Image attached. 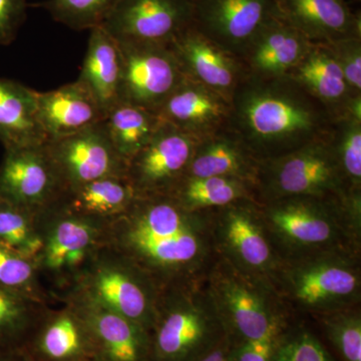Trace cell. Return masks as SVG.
I'll use <instances>...</instances> for the list:
<instances>
[{
	"label": "cell",
	"mask_w": 361,
	"mask_h": 361,
	"mask_svg": "<svg viewBox=\"0 0 361 361\" xmlns=\"http://www.w3.org/2000/svg\"><path fill=\"white\" fill-rule=\"evenodd\" d=\"M229 125L259 161L290 153L329 134L327 109L287 77L247 75L233 92Z\"/></svg>",
	"instance_id": "1"
},
{
	"label": "cell",
	"mask_w": 361,
	"mask_h": 361,
	"mask_svg": "<svg viewBox=\"0 0 361 361\" xmlns=\"http://www.w3.org/2000/svg\"><path fill=\"white\" fill-rule=\"evenodd\" d=\"M260 210L282 259L326 251L357 253L361 192L345 197H288L260 203Z\"/></svg>",
	"instance_id": "2"
},
{
	"label": "cell",
	"mask_w": 361,
	"mask_h": 361,
	"mask_svg": "<svg viewBox=\"0 0 361 361\" xmlns=\"http://www.w3.org/2000/svg\"><path fill=\"white\" fill-rule=\"evenodd\" d=\"M271 285L278 298L315 314L355 307L360 299V262L348 251L283 259Z\"/></svg>",
	"instance_id": "3"
},
{
	"label": "cell",
	"mask_w": 361,
	"mask_h": 361,
	"mask_svg": "<svg viewBox=\"0 0 361 361\" xmlns=\"http://www.w3.org/2000/svg\"><path fill=\"white\" fill-rule=\"evenodd\" d=\"M342 174L329 133L285 155L259 161L256 199L265 203L288 197H345L353 193Z\"/></svg>",
	"instance_id": "4"
},
{
	"label": "cell",
	"mask_w": 361,
	"mask_h": 361,
	"mask_svg": "<svg viewBox=\"0 0 361 361\" xmlns=\"http://www.w3.org/2000/svg\"><path fill=\"white\" fill-rule=\"evenodd\" d=\"M206 282L226 334L234 343L261 338L285 325L278 296L267 282L244 274L221 258Z\"/></svg>",
	"instance_id": "5"
},
{
	"label": "cell",
	"mask_w": 361,
	"mask_h": 361,
	"mask_svg": "<svg viewBox=\"0 0 361 361\" xmlns=\"http://www.w3.org/2000/svg\"><path fill=\"white\" fill-rule=\"evenodd\" d=\"M214 248L219 257L248 276L272 283L282 259L253 199L208 211ZM272 286V285H271Z\"/></svg>",
	"instance_id": "6"
},
{
	"label": "cell",
	"mask_w": 361,
	"mask_h": 361,
	"mask_svg": "<svg viewBox=\"0 0 361 361\" xmlns=\"http://www.w3.org/2000/svg\"><path fill=\"white\" fill-rule=\"evenodd\" d=\"M227 336L212 296L205 287L168 310L157 329L154 350L159 361H195Z\"/></svg>",
	"instance_id": "7"
},
{
	"label": "cell",
	"mask_w": 361,
	"mask_h": 361,
	"mask_svg": "<svg viewBox=\"0 0 361 361\" xmlns=\"http://www.w3.org/2000/svg\"><path fill=\"white\" fill-rule=\"evenodd\" d=\"M118 44L122 56L121 102L158 114L185 78L170 45Z\"/></svg>",
	"instance_id": "8"
},
{
	"label": "cell",
	"mask_w": 361,
	"mask_h": 361,
	"mask_svg": "<svg viewBox=\"0 0 361 361\" xmlns=\"http://www.w3.org/2000/svg\"><path fill=\"white\" fill-rule=\"evenodd\" d=\"M197 142L161 121L155 134L127 166L128 180L137 196L170 194L186 176Z\"/></svg>",
	"instance_id": "9"
},
{
	"label": "cell",
	"mask_w": 361,
	"mask_h": 361,
	"mask_svg": "<svg viewBox=\"0 0 361 361\" xmlns=\"http://www.w3.org/2000/svg\"><path fill=\"white\" fill-rule=\"evenodd\" d=\"M193 11V0H120L102 26L118 42L170 44Z\"/></svg>",
	"instance_id": "10"
},
{
	"label": "cell",
	"mask_w": 361,
	"mask_h": 361,
	"mask_svg": "<svg viewBox=\"0 0 361 361\" xmlns=\"http://www.w3.org/2000/svg\"><path fill=\"white\" fill-rule=\"evenodd\" d=\"M193 25L242 59L254 37L277 18L276 0H193Z\"/></svg>",
	"instance_id": "11"
},
{
	"label": "cell",
	"mask_w": 361,
	"mask_h": 361,
	"mask_svg": "<svg viewBox=\"0 0 361 361\" xmlns=\"http://www.w3.org/2000/svg\"><path fill=\"white\" fill-rule=\"evenodd\" d=\"M61 180L71 190L111 176H127V165L111 144L104 121L45 144Z\"/></svg>",
	"instance_id": "12"
},
{
	"label": "cell",
	"mask_w": 361,
	"mask_h": 361,
	"mask_svg": "<svg viewBox=\"0 0 361 361\" xmlns=\"http://www.w3.org/2000/svg\"><path fill=\"white\" fill-rule=\"evenodd\" d=\"M169 45L185 78L215 90L229 101L248 75L241 59L208 39L193 25Z\"/></svg>",
	"instance_id": "13"
},
{
	"label": "cell",
	"mask_w": 361,
	"mask_h": 361,
	"mask_svg": "<svg viewBox=\"0 0 361 361\" xmlns=\"http://www.w3.org/2000/svg\"><path fill=\"white\" fill-rule=\"evenodd\" d=\"M61 182L45 145L8 149L0 166V198L25 208L49 200Z\"/></svg>",
	"instance_id": "14"
},
{
	"label": "cell",
	"mask_w": 361,
	"mask_h": 361,
	"mask_svg": "<svg viewBox=\"0 0 361 361\" xmlns=\"http://www.w3.org/2000/svg\"><path fill=\"white\" fill-rule=\"evenodd\" d=\"M230 114L229 99L185 78L157 115L199 141L228 128Z\"/></svg>",
	"instance_id": "15"
},
{
	"label": "cell",
	"mask_w": 361,
	"mask_h": 361,
	"mask_svg": "<svg viewBox=\"0 0 361 361\" xmlns=\"http://www.w3.org/2000/svg\"><path fill=\"white\" fill-rule=\"evenodd\" d=\"M278 18L312 44L361 37V20L344 0H276Z\"/></svg>",
	"instance_id": "16"
},
{
	"label": "cell",
	"mask_w": 361,
	"mask_h": 361,
	"mask_svg": "<svg viewBox=\"0 0 361 361\" xmlns=\"http://www.w3.org/2000/svg\"><path fill=\"white\" fill-rule=\"evenodd\" d=\"M37 116L47 142L89 129L106 115L80 80L49 92H37Z\"/></svg>",
	"instance_id": "17"
},
{
	"label": "cell",
	"mask_w": 361,
	"mask_h": 361,
	"mask_svg": "<svg viewBox=\"0 0 361 361\" xmlns=\"http://www.w3.org/2000/svg\"><path fill=\"white\" fill-rule=\"evenodd\" d=\"M311 44L312 42L277 16L254 37L242 61L249 75L254 77H286Z\"/></svg>",
	"instance_id": "18"
},
{
	"label": "cell",
	"mask_w": 361,
	"mask_h": 361,
	"mask_svg": "<svg viewBox=\"0 0 361 361\" xmlns=\"http://www.w3.org/2000/svg\"><path fill=\"white\" fill-rule=\"evenodd\" d=\"M287 78L320 102L336 118L348 111L353 96L329 44H312ZM361 97V96H360Z\"/></svg>",
	"instance_id": "19"
},
{
	"label": "cell",
	"mask_w": 361,
	"mask_h": 361,
	"mask_svg": "<svg viewBox=\"0 0 361 361\" xmlns=\"http://www.w3.org/2000/svg\"><path fill=\"white\" fill-rule=\"evenodd\" d=\"M259 161L229 128L197 142L187 169L190 178H234L255 186ZM184 177V178H185Z\"/></svg>",
	"instance_id": "20"
},
{
	"label": "cell",
	"mask_w": 361,
	"mask_h": 361,
	"mask_svg": "<svg viewBox=\"0 0 361 361\" xmlns=\"http://www.w3.org/2000/svg\"><path fill=\"white\" fill-rule=\"evenodd\" d=\"M80 80L87 87L104 115L121 103L122 56L118 42L103 26L90 30L89 42Z\"/></svg>",
	"instance_id": "21"
},
{
	"label": "cell",
	"mask_w": 361,
	"mask_h": 361,
	"mask_svg": "<svg viewBox=\"0 0 361 361\" xmlns=\"http://www.w3.org/2000/svg\"><path fill=\"white\" fill-rule=\"evenodd\" d=\"M0 142L6 151L47 142L37 116V90L4 78H0Z\"/></svg>",
	"instance_id": "22"
},
{
	"label": "cell",
	"mask_w": 361,
	"mask_h": 361,
	"mask_svg": "<svg viewBox=\"0 0 361 361\" xmlns=\"http://www.w3.org/2000/svg\"><path fill=\"white\" fill-rule=\"evenodd\" d=\"M135 251L152 264L171 270L198 271L210 261L214 248L208 223L171 237L129 236Z\"/></svg>",
	"instance_id": "23"
},
{
	"label": "cell",
	"mask_w": 361,
	"mask_h": 361,
	"mask_svg": "<svg viewBox=\"0 0 361 361\" xmlns=\"http://www.w3.org/2000/svg\"><path fill=\"white\" fill-rule=\"evenodd\" d=\"M169 196L191 212H207L245 199L257 201L253 183L223 177L183 178Z\"/></svg>",
	"instance_id": "24"
},
{
	"label": "cell",
	"mask_w": 361,
	"mask_h": 361,
	"mask_svg": "<svg viewBox=\"0 0 361 361\" xmlns=\"http://www.w3.org/2000/svg\"><path fill=\"white\" fill-rule=\"evenodd\" d=\"M104 123L111 144L128 166L155 134L161 120L155 113L121 102L109 111Z\"/></svg>",
	"instance_id": "25"
},
{
	"label": "cell",
	"mask_w": 361,
	"mask_h": 361,
	"mask_svg": "<svg viewBox=\"0 0 361 361\" xmlns=\"http://www.w3.org/2000/svg\"><path fill=\"white\" fill-rule=\"evenodd\" d=\"M92 330L110 361H142L145 355L141 326L113 311L97 312Z\"/></svg>",
	"instance_id": "26"
},
{
	"label": "cell",
	"mask_w": 361,
	"mask_h": 361,
	"mask_svg": "<svg viewBox=\"0 0 361 361\" xmlns=\"http://www.w3.org/2000/svg\"><path fill=\"white\" fill-rule=\"evenodd\" d=\"M329 140L342 174L353 191H361V97L332 120Z\"/></svg>",
	"instance_id": "27"
},
{
	"label": "cell",
	"mask_w": 361,
	"mask_h": 361,
	"mask_svg": "<svg viewBox=\"0 0 361 361\" xmlns=\"http://www.w3.org/2000/svg\"><path fill=\"white\" fill-rule=\"evenodd\" d=\"M97 295L109 310L144 326L151 316L148 292L137 280L118 271H104L96 282Z\"/></svg>",
	"instance_id": "28"
},
{
	"label": "cell",
	"mask_w": 361,
	"mask_h": 361,
	"mask_svg": "<svg viewBox=\"0 0 361 361\" xmlns=\"http://www.w3.org/2000/svg\"><path fill=\"white\" fill-rule=\"evenodd\" d=\"M75 203L85 211L114 213L132 205L137 195L127 176H111L73 189Z\"/></svg>",
	"instance_id": "29"
},
{
	"label": "cell",
	"mask_w": 361,
	"mask_h": 361,
	"mask_svg": "<svg viewBox=\"0 0 361 361\" xmlns=\"http://www.w3.org/2000/svg\"><path fill=\"white\" fill-rule=\"evenodd\" d=\"M120 0H45L40 6L56 23L73 30L101 26Z\"/></svg>",
	"instance_id": "30"
},
{
	"label": "cell",
	"mask_w": 361,
	"mask_h": 361,
	"mask_svg": "<svg viewBox=\"0 0 361 361\" xmlns=\"http://www.w3.org/2000/svg\"><path fill=\"white\" fill-rule=\"evenodd\" d=\"M87 338L77 322L63 316L51 323L40 336L39 348L51 361H71L85 355Z\"/></svg>",
	"instance_id": "31"
},
{
	"label": "cell",
	"mask_w": 361,
	"mask_h": 361,
	"mask_svg": "<svg viewBox=\"0 0 361 361\" xmlns=\"http://www.w3.org/2000/svg\"><path fill=\"white\" fill-rule=\"evenodd\" d=\"M92 230L78 220H65L54 230L47 250V265L61 268L82 260L92 240Z\"/></svg>",
	"instance_id": "32"
},
{
	"label": "cell",
	"mask_w": 361,
	"mask_h": 361,
	"mask_svg": "<svg viewBox=\"0 0 361 361\" xmlns=\"http://www.w3.org/2000/svg\"><path fill=\"white\" fill-rule=\"evenodd\" d=\"M330 341L344 361H361V316L353 307L320 315Z\"/></svg>",
	"instance_id": "33"
},
{
	"label": "cell",
	"mask_w": 361,
	"mask_h": 361,
	"mask_svg": "<svg viewBox=\"0 0 361 361\" xmlns=\"http://www.w3.org/2000/svg\"><path fill=\"white\" fill-rule=\"evenodd\" d=\"M26 325V308L20 294L0 288V350H20Z\"/></svg>",
	"instance_id": "34"
},
{
	"label": "cell",
	"mask_w": 361,
	"mask_h": 361,
	"mask_svg": "<svg viewBox=\"0 0 361 361\" xmlns=\"http://www.w3.org/2000/svg\"><path fill=\"white\" fill-rule=\"evenodd\" d=\"M271 361H334L322 344L305 329L283 332Z\"/></svg>",
	"instance_id": "35"
},
{
	"label": "cell",
	"mask_w": 361,
	"mask_h": 361,
	"mask_svg": "<svg viewBox=\"0 0 361 361\" xmlns=\"http://www.w3.org/2000/svg\"><path fill=\"white\" fill-rule=\"evenodd\" d=\"M23 208L0 198V242L20 254L32 251L33 245Z\"/></svg>",
	"instance_id": "36"
},
{
	"label": "cell",
	"mask_w": 361,
	"mask_h": 361,
	"mask_svg": "<svg viewBox=\"0 0 361 361\" xmlns=\"http://www.w3.org/2000/svg\"><path fill=\"white\" fill-rule=\"evenodd\" d=\"M353 96H361V37L329 44Z\"/></svg>",
	"instance_id": "37"
},
{
	"label": "cell",
	"mask_w": 361,
	"mask_h": 361,
	"mask_svg": "<svg viewBox=\"0 0 361 361\" xmlns=\"http://www.w3.org/2000/svg\"><path fill=\"white\" fill-rule=\"evenodd\" d=\"M32 275V266L23 254L0 242V288L18 292Z\"/></svg>",
	"instance_id": "38"
},
{
	"label": "cell",
	"mask_w": 361,
	"mask_h": 361,
	"mask_svg": "<svg viewBox=\"0 0 361 361\" xmlns=\"http://www.w3.org/2000/svg\"><path fill=\"white\" fill-rule=\"evenodd\" d=\"M285 325L278 327L261 338L232 343L229 361H271Z\"/></svg>",
	"instance_id": "39"
},
{
	"label": "cell",
	"mask_w": 361,
	"mask_h": 361,
	"mask_svg": "<svg viewBox=\"0 0 361 361\" xmlns=\"http://www.w3.org/2000/svg\"><path fill=\"white\" fill-rule=\"evenodd\" d=\"M26 0H0V45L16 40L27 16Z\"/></svg>",
	"instance_id": "40"
},
{
	"label": "cell",
	"mask_w": 361,
	"mask_h": 361,
	"mask_svg": "<svg viewBox=\"0 0 361 361\" xmlns=\"http://www.w3.org/2000/svg\"><path fill=\"white\" fill-rule=\"evenodd\" d=\"M232 341L229 336H225L214 348L207 351L198 360L195 361H229Z\"/></svg>",
	"instance_id": "41"
},
{
	"label": "cell",
	"mask_w": 361,
	"mask_h": 361,
	"mask_svg": "<svg viewBox=\"0 0 361 361\" xmlns=\"http://www.w3.org/2000/svg\"><path fill=\"white\" fill-rule=\"evenodd\" d=\"M0 361H25V360L20 350H0Z\"/></svg>",
	"instance_id": "42"
},
{
	"label": "cell",
	"mask_w": 361,
	"mask_h": 361,
	"mask_svg": "<svg viewBox=\"0 0 361 361\" xmlns=\"http://www.w3.org/2000/svg\"><path fill=\"white\" fill-rule=\"evenodd\" d=\"M23 360H25V361H32V358L30 357V356L25 355V353H23Z\"/></svg>",
	"instance_id": "43"
},
{
	"label": "cell",
	"mask_w": 361,
	"mask_h": 361,
	"mask_svg": "<svg viewBox=\"0 0 361 361\" xmlns=\"http://www.w3.org/2000/svg\"><path fill=\"white\" fill-rule=\"evenodd\" d=\"M358 1H360V0H358Z\"/></svg>",
	"instance_id": "44"
}]
</instances>
